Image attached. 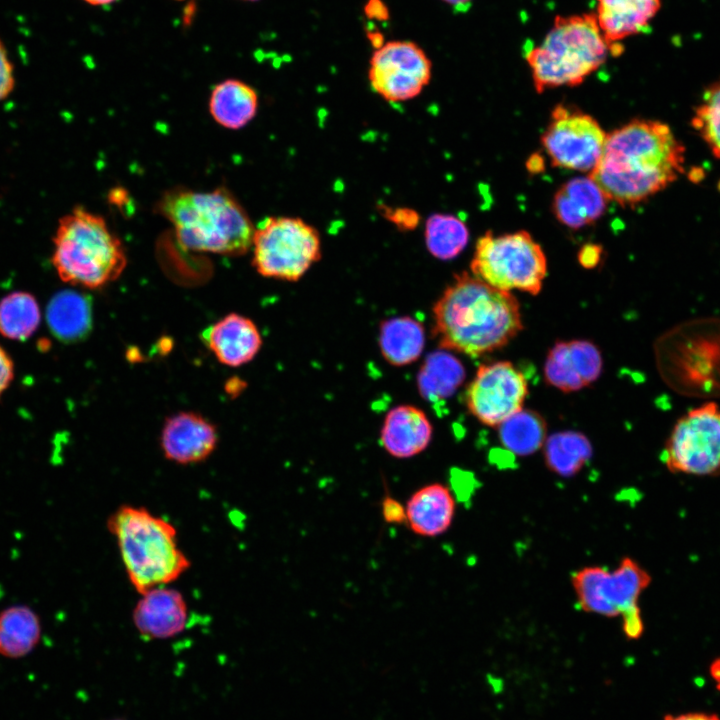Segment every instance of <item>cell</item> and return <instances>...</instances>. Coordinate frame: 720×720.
I'll return each mask as SVG.
<instances>
[{
    "instance_id": "obj_1",
    "label": "cell",
    "mask_w": 720,
    "mask_h": 720,
    "mask_svg": "<svg viewBox=\"0 0 720 720\" xmlns=\"http://www.w3.org/2000/svg\"><path fill=\"white\" fill-rule=\"evenodd\" d=\"M684 154L667 124L633 119L606 135L601 157L588 176L609 201L633 208L683 173Z\"/></svg>"
},
{
    "instance_id": "obj_41",
    "label": "cell",
    "mask_w": 720,
    "mask_h": 720,
    "mask_svg": "<svg viewBox=\"0 0 720 720\" xmlns=\"http://www.w3.org/2000/svg\"><path fill=\"white\" fill-rule=\"evenodd\" d=\"M93 6H104L116 2L117 0H83Z\"/></svg>"
},
{
    "instance_id": "obj_17",
    "label": "cell",
    "mask_w": 720,
    "mask_h": 720,
    "mask_svg": "<svg viewBox=\"0 0 720 720\" xmlns=\"http://www.w3.org/2000/svg\"><path fill=\"white\" fill-rule=\"evenodd\" d=\"M132 619L137 631L149 639H168L183 632L188 622V607L176 589L154 587L140 594Z\"/></svg>"
},
{
    "instance_id": "obj_18",
    "label": "cell",
    "mask_w": 720,
    "mask_h": 720,
    "mask_svg": "<svg viewBox=\"0 0 720 720\" xmlns=\"http://www.w3.org/2000/svg\"><path fill=\"white\" fill-rule=\"evenodd\" d=\"M661 0H597L595 17L611 55L622 53L620 41L646 31Z\"/></svg>"
},
{
    "instance_id": "obj_4",
    "label": "cell",
    "mask_w": 720,
    "mask_h": 720,
    "mask_svg": "<svg viewBox=\"0 0 720 720\" xmlns=\"http://www.w3.org/2000/svg\"><path fill=\"white\" fill-rule=\"evenodd\" d=\"M107 527L117 541L128 579L139 594L175 581L190 567L178 545L175 527L143 507H119Z\"/></svg>"
},
{
    "instance_id": "obj_21",
    "label": "cell",
    "mask_w": 720,
    "mask_h": 720,
    "mask_svg": "<svg viewBox=\"0 0 720 720\" xmlns=\"http://www.w3.org/2000/svg\"><path fill=\"white\" fill-rule=\"evenodd\" d=\"M609 200L590 178L576 177L562 184L553 196L552 212L571 229H580L604 215Z\"/></svg>"
},
{
    "instance_id": "obj_39",
    "label": "cell",
    "mask_w": 720,
    "mask_h": 720,
    "mask_svg": "<svg viewBox=\"0 0 720 720\" xmlns=\"http://www.w3.org/2000/svg\"><path fill=\"white\" fill-rule=\"evenodd\" d=\"M543 168V158L538 154L531 155L527 162V169L532 173H539Z\"/></svg>"
},
{
    "instance_id": "obj_6",
    "label": "cell",
    "mask_w": 720,
    "mask_h": 720,
    "mask_svg": "<svg viewBox=\"0 0 720 720\" xmlns=\"http://www.w3.org/2000/svg\"><path fill=\"white\" fill-rule=\"evenodd\" d=\"M611 54L594 13L558 15L543 41L525 55L534 88L575 87Z\"/></svg>"
},
{
    "instance_id": "obj_15",
    "label": "cell",
    "mask_w": 720,
    "mask_h": 720,
    "mask_svg": "<svg viewBox=\"0 0 720 720\" xmlns=\"http://www.w3.org/2000/svg\"><path fill=\"white\" fill-rule=\"evenodd\" d=\"M603 368L600 350L587 340L558 341L549 350L544 364L547 384L569 393L596 381Z\"/></svg>"
},
{
    "instance_id": "obj_25",
    "label": "cell",
    "mask_w": 720,
    "mask_h": 720,
    "mask_svg": "<svg viewBox=\"0 0 720 720\" xmlns=\"http://www.w3.org/2000/svg\"><path fill=\"white\" fill-rule=\"evenodd\" d=\"M38 614L29 606L17 604L0 611V655L18 659L30 654L41 638Z\"/></svg>"
},
{
    "instance_id": "obj_20",
    "label": "cell",
    "mask_w": 720,
    "mask_h": 720,
    "mask_svg": "<svg viewBox=\"0 0 720 720\" xmlns=\"http://www.w3.org/2000/svg\"><path fill=\"white\" fill-rule=\"evenodd\" d=\"M433 427L427 415L413 405H399L385 416L380 442L392 457L406 459L423 452L432 440Z\"/></svg>"
},
{
    "instance_id": "obj_23",
    "label": "cell",
    "mask_w": 720,
    "mask_h": 720,
    "mask_svg": "<svg viewBox=\"0 0 720 720\" xmlns=\"http://www.w3.org/2000/svg\"><path fill=\"white\" fill-rule=\"evenodd\" d=\"M258 94L253 87L237 79L218 83L209 99V111L222 127L240 129L257 114Z\"/></svg>"
},
{
    "instance_id": "obj_32",
    "label": "cell",
    "mask_w": 720,
    "mask_h": 720,
    "mask_svg": "<svg viewBox=\"0 0 720 720\" xmlns=\"http://www.w3.org/2000/svg\"><path fill=\"white\" fill-rule=\"evenodd\" d=\"M692 125L720 159V79L710 84L696 107Z\"/></svg>"
},
{
    "instance_id": "obj_35",
    "label": "cell",
    "mask_w": 720,
    "mask_h": 720,
    "mask_svg": "<svg viewBox=\"0 0 720 720\" xmlns=\"http://www.w3.org/2000/svg\"><path fill=\"white\" fill-rule=\"evenodd\" d=\"M381 512L385 522L400 524L406 522V511L399 501L392 497H385L381 504Z\"/></svg>"
},
{
    "instance_id": "obj_8",
    "label": "cell",
    "mask_w": 720,
    "mask_h": 720,
    "mask_svg": "<svg viewBox=\"0 0 720 720\" xmlns=\"http://www.w3.org/2000/svg\"><path fill=\"white\" fill-rule=\"evenodd\" d=\"M580 608L605 617H622L623 631L629 639H638L644 629L638 600L651 582L650 574L638 562L624 557L609 571L587 566L571 577Z\"/></svg>"
},
{
    "instance_id": "obj_38",
    "label": "cell",
    "mask_w": 720,
    "mask_h": 720,
    "mask_svg": "<svg viewBox=\"0 0 720 720\" xmlns=\"http://www.w3.org/2000/svg\"><path fill=\"white\" fill-rule=\"evenodd\" d=\"M664 720H720V718L714 714L687 713L677 716L667 715Z\"/></svg>"
},
{
    "instance_id": "obj_44",
    "label": "cell",
    "mask_w": 720,
    "mask_h": 720,
    "mask_svg": "<svg viewBox=\"0 0 720 720\" xmlns=\"http://www.w3.org/2000/svg\"><path fill=\"white\" fill-rule=\"evenodd\" d=\"M247 1H256V0H247Z\"/></svg>"
},
{
    "instance_id": "obj_28",
    "label": "cell",
    "mask_w": 720,
    "mask_h": 720,
    "mask_svg": "<svg viewBox=\"0 0 720 720\" xmlns=\"http://www.w3.org/2000/svg\"><path fill=\"white\" fill-rule=\"evenodd\" d=\"M502 445L517 456H528L543 447L547 438L545 419L536 411L521 410L498 426Z\"/></svg>"
},
{
    "instance_id": "obj_11",
    "label": "cell",
    "mask_w": 720,
    "mask_h": 720,
    "mask_svg": "<svg viewBox=\"0 0 720 720\" xmlns=\"http://www.w3.org/2000/svg\"><path fill=\"white\" fill-rule=\"evenodd\" d=\"M673 473L711 476L720 472V407L707 401L674 424L661 453Z\"/></svg>"
},
{
    "instance_id": "obj_3",
    "label": "cell",
    "mask_w": 720,
    "mask_h": 720,
    "mask_svg": "<svg viewBox=\"0 0 720 720\" xmlns=\"http://www.w3.org/2000/svg\"><path fill=\"white\" fill-rule=\"evenodd\" d=\"M155 209L173 225L185 248L241 256L252 247L255 227L226 187L211 191L174 187L162 194Z\"/></svg>"
},
{
    "instance_id": "obj_29",
    "label": "cell",
    "mask_w": 720,
    "mask_h": 720,
    "mask_svg": "<svg viewBox=\"0 0 720 720\" xmlns=\"http://www.w3.org/2000/svg\"><path fill=\"white\" fill-rule=\"evenodd\" d=\"M465 369L453 355L435 352L429 355L418 374V388L429 400L451 396L462 384Z\"/></svg>"
},
{
    "instance_id": "obj_5",
    "label": "cell",
    "mask_w": 720,
    "mask_h": 720,
    "mask_svg": "<svg viewBox=\"0 0 720 720\" xmlns=\"http://www.w3.org/2000/svg\"><path fill=\"white\" fill-rule=\"evenodd\" d=\"M52 243L51 263L70 285L101 288L116 280L127 264L124 246L105 219L81 206L58 220Z\"/></svg>"
},
{
    "instance_id": "obj_31",
    "label": "cell",
    "mask_w": 720,
    "mask_h": 720,
    "mask_svg": "<svg viewBox=\"0 0 720 720\" xmlns=\"http://www.w3.org/2000/svg\"><path fill=\"white\" fill-rule=\"evenodd\" d=\"M40 319L38 302L28 292H13L0 301V334L6 338L28 339L38 328Z\"/></svg>"
},
{
    "instance_id": "obj_16",
    "label": "cell",
    "mask_w": 720,
    "mask_h": 720,
    "mask_svg": "<svg viewBox=\"0 0 720 720\" xmlns=\"http://www.w3.org/2000/svg\"><path fill=\"white\" fill-rule=\"evenodd\" d=\"M217 442L215 425L191 411L167 418L161 433L164 456L182 465L204 461L215 450Z\"/></svg>"
},
{
    "instance_id": "obj_42",
    "label": "cell",
    "mask_w": 720,
    "mask_h": 720,
    "mask_svg": "<svg viewBox=\"0 0 720 720\" xmlns=\"http://www.w3.org/2000/svg\"><path fill=\"white\" fill-rule=\"evenodd\" d=\"M443 1H445L446 3H448V4H450V5H453V6H456V7H460V6L466 5V4L469 3L471 0H443Z\"/></svg>"
},
{
    "instance_id": "obj_19",
    "label": "cell",
    "mask_w": 720,
    "mask_h": 720,
    "mask_svg": "<svg viewBox=\"0 0 720 720\" xmlns=\"http://www.w3.org/2000/svg\"><path fill=\"white\" fill-rule=\"evenodd\" d=\"M203 337L216 358L230 367L250 362L262 346L255 323L237 313H230L214 323Z\"/></svg>"
},
{
    "instance_id": "obj_12",
    "label": "cell",
    "mask_w": 720,
    "mask_h": 720,
    "mask_svg": "<svg viewBox=\"0 0 720 720\" xmlns=\"http://www.w3.org/2000/svg\"><path fill=\"white\" fill-rule=\"evenodd\" d=\"M606 135L590 114L558 104L551 112L541 144L552 166L590 173L601 157Z\"/></svg>"
},
{
    "instance_id": "obj_27",
    "label": "cell",
    "mask_w": 720,
    "mask_h": 720,
    "mask_svg": "<svg viewBox=\"0 0 720 720\" xmlns=\"http://www.w3.org/2000/svg\"><path fill=\"white\" fill-rule=\"evenodd\" d=\"M544 460L550 471L562 477L578 473L592 456L589 439L576 431L557 432L546 438Z\"/></svg>"
},
{
    "instance_id": "obj_10",
    "label": "cell",
    "mask_w": 720,
    "mask_h": 720,
    "mask_svg": "<svg viewBox=\"0 0 720 720\" xmlns=\"http://www.w3.org/2000/svg\"><path fill=\"white\" fill-rule=\"evenodd\" d=\"M252 265L263 277L295 282L322 255L317 229L298 217L264 219L255 228Z\"/></svg>"
},
{
    "instance_id": "obj_2",
    "label": "cell",
    "mask_w": 720,
    "mask_h": 720,
    "mask_svg": "<svg viewBox=\"0 0 720 720\" xmlns=\"http://www.w3.org/2000/svg\"><path fill=\"white\" fill-rule=\"evenodd\" d=\"M440 347L480 356L504 347L523 328L520 305L509 292L462 272L433 306Z\"/></svg>"
},
{
    "instance_id": "obj_13",
    "label": "cell",
    "mask_w": 720,
    "mask_h": 720,
    "mask_svg": "<svg viewBox=\"0 0 720 720\" xmlns=\"http://www.w3.org/2000/svg\"><path fill=\"white\" fill-rule=\"evenodd\" d=\"M432 63L417 44L390 41L374 51L368 70L371 88L388 102L417 97L429 84Z\"/></svg>"
},
{
    "instance_id": "obj_7",
    "label": "cell",
    "mask_w": 720,
    "mask_h": 720,
    "mask_svg": "<svg viewBox=\"0 0 720 720\" xmlns=\"http://www.w3.org/2000/svg\"><path fill=\"white\" fill-rule=\"evenodd\" d=\"M655 359L661 378L676 393L720 398V318L692 319L667 330L655 343Z\"/></svg>"
},
{
    "instance_id": "obj_14",
    "label": "cell",
    "mask_w": 720,
    "mask_h": 720,
    "mask_svg": "<svg viewBox=\"0 0 720 720\" xmlns=\"http://www.w3.org/2000/svg\"><path fill=\"white\" fill-rule=\"evenodd\" d=\"M528 395L524 374L511 362L479 366L469 384L465 400L469 412L482 424L498 427L522 410Z\"/></svg>"
},
{
    "instance_id": "obj_33",
    "label": "cell",
    "mask_w": 720,
    "mask_h": 720,
    "mask_svg": "<svg viewBox=\"0 0 720 720\" xmlns=\"http://www.w3.org/2000/svg\"><path fill=\"white\" fill-rule=\"evenodd\" d=\"M381 210L382 215L400 231H412L421 221L419 213L412 208L383 205Z\"/></svg>"
},
{
    "instance_id": "obj_26",
    "label": "cell",
    "mask_w": 720,
    "mask_h": 720,
    "mask_svg": "<svg viewBox=\"0 0 720 720\" xmlns=\"http://www.w3.org/2000/svg\"><path fill=\"white\" fill-rule=\"evenodd\" d=\"M47 321L53 334L64 342L86 337L92 328V307L87 296L63 291L47 307Z\"/></svg>"
},
{
    "instance_id": "obj_22",
    "label": "cell",
    "mask_w": 720,
    "mask_h": 720,
    "mask_svg": "<svg viewBox=\"0 0 720 720\" xmlns=\"http://www.w3.org/2000/svg\"><path fill=\"white\" fill-rule=\"evenodd\" d=\"M456 502L450 489L441 483H431L416 490L405 505L406 523L421 537H437L451 526Z\"/></svg>"
},
{
    "instance_id": "obj_34",
    "label": "cell",
    "mask_w": 720,
    "mask_h": 720,
    "mask_svg": "<svg viewBox=\"0 0 720 720\" xmlns=\"http://www.w3.org/2000/svg\"><path fill=\"white\" fill-rule=\"evenodd\" d=\"M14 65L0 38V102L8 98L15 88Z\"/></svg>"
},
{
    "instance_id": "obj_40",
    "label": "cell",
    "mask_w": 720,
    "mask_h": 720,
    "mask_svg": "<svg viewBox=\"0 0 720 720\" xmlns=\"http://www.w3.org/2000/svg\"><path fill=\"white\" fill-rule=\"evenodd\" d=\"M710 672L712 678L715 680L718 689H720V657L714 660L711 664Z\"/></svg>"
},
{
    "instance_id": "obj_36",
    "label": "cell",
    "mask_w": 720,
    "mask_h": 720,
    "mask_svg": "<svg viewBox=\"0 0 720 720\" xmlns=\"http://www.w3.org/2000/svg\"><path fill=\"white\" fill-rule=\"evenodd\" d=\"M14 378V364L9 354L0 346V396Z\"/></svg>"
},
{
    "instance_id": "obj_24",
    "label": "cell",
    "mask_w": 720,
    "mask_h": 720,
    "mask_svg": "<svg viewBox=\"0 0 720 720\" xmlns=\"http://www.w3.org/2000/svg\"><path fill=\"white\" fill-rule=\"evenodd\" d=\"M379 348L383 358L400 367L413 363L425 346L423 325L409 316L385 320L380 325Z\"/></svg>"
},
{
    "instance_id": "obj_43",
    "label": "cell",
    "mask_w": 720,
    "mask_h": 720,
    "mask_svg": "<svg viewBox=\"0 0 720 720\" xmlns=\"http://www.w3.org/2000/svg\"><path fill=\"white\" fill-rule=\"evenodd\" d=\"M112 720H125V719H121V718H116V719H112Z\"/></svg>"
},
{
    "instance_id": "obj_9",
    "label": "cell",
    "mask_w": 720,
    "mask_h": 720,
    "mask_svg": "<svg viewBox=\"0 0 720 720\" xmlns=\"http://www.w3.org/2000/svg\"><path fill=\"white\" fill-rule=\"evenodd\" d=\"M472 275L500 290L537 295L547 274L542 247L527 231L494 236L491 231L476 243Z\"/></svg>"
},
{
    "instance_id": "obj_37",
    "label": "cell",
    "mask_w": 720,
    "mask_h": 720,
    "mask_svg": "<svg viewBox=\"0 0 720 720\" xmlns=\"http://www.w3.org/2000/svg\"><path fill=\"white\" fill-rule=\"evenodd\" d=\"M602 249L596 244H586L578 253V260L585 268H593L601 258Z\"/></svg>"
},
{
    "instance_id": "obj_30",
    "label": "cell",
    "mask_w": 720,
    "mask_h": 720,
    "mask_svg": "<svg viewBox=\"0 0 720 720\" xmlns=\"http://www.w3.org/2000/svg\"><path fill=\"white\" fill-rule=\"evenodd\" d=\"M424 240L432 256L440 260H450L467 246L469 230L457 216L437 213L426 220Z\"/></svg>"
}]
</instances>
